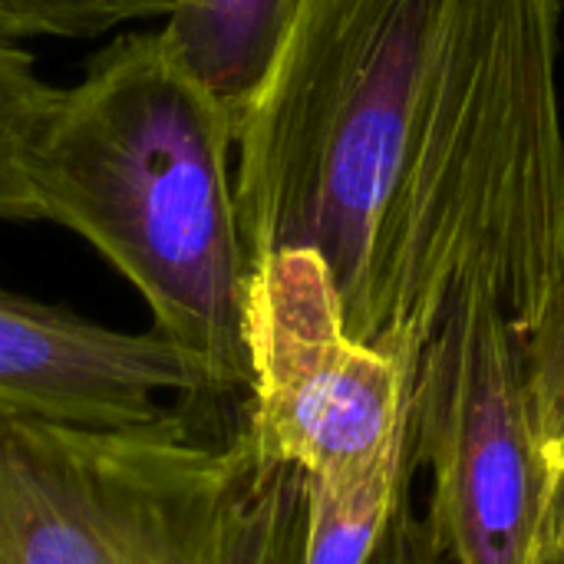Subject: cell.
Returning a JSON list of instances; mask_svg holds the SVG:
<instances>
[{"mask_svg":"<svg viewBox=\"0 0 564 564\" xmlns=\"http://www.w3.org/2000/svg\"><path fill=\"white\" fill-rule=\"evenodd\" d=\"M564 0H301L235 129L251 268L314 251L410 373L453 301L525 337L564 291Z\"/></svg>","mask_w":564,"mask_h":564,"instance_id":"cell-1","label":"cell"},{"mask_svg":"<svg viewBox=\"0 0 564 564\" xmlns=\"http://www.w3.org/2000/svg\"><path fill=\"white\" fill-rule=\"evenodd\" d=\"M235 119L162 46L122 33L59 89L26 175L40 221L89 241L218 397H248L251 261L235 205Z\"/></svg>","mask_w":564,"mask_h":564,"instance_id":"cell-2","label":"cell"},{"mask_svg":"<svg viewBox=\"0 0 564 564\" xmlns=\"http://www.w3.org/2000/svg\"><path fill=\"white\" fill-rule=\"evenodd\" d=\"M307 476L248 397L185 393L132 426L0 413V564H301Z\"/></svg>","mask_w":564,"mask_h":564,"instance_id":"cell-3","label":"cell"},{"mask_svg":"<svg viewBox=\"0 0 564 564\" xmlns=\"http://www.w3.org/2000/svg\"><path fill=\"white\" fill-rule=\"evenodd\" d=\"M430 473L440 564H545V473L525 347L499 301L463 291L423 347L406 400V473Z\"/></svg>","mask_w":564,"mask_h":564,"instance_id":"cell-4","label":"cell"},{"mask_svg":"<svg viewBox=\"0 0 564 564\" xmlns=\"http://www.w3.org/2000/svg\"><path fill=\"white\" fill-rule=\"evenodd\" d=\"M248 426L261 453L304 476L377 456L403 426L413 373L347 330L314 251L251 268L245 307Z\"/></svg>","mask_w":564,"mask_h":564,"instance_id":"cell-5","label":"cell"},{"mask_svg":"<svg viewBox=\"0 0 564 564\" xmlns=\"http://www.w3.org/2000/svg\"><path fill=\"white\" fill-rule=\"evenodd\" d=\"M162 393L212 387L155 330H116L0 284V413L109 430L159 416Z\"/></svg>","mask_w":564,"mask_h":564,"instance_id":"cell-6","label":"cell"},{"mask_svg":"<svg viewBox=\"0 0 564 564\" xmlns=\"http://www.w3.org/2000/svg\"><path fill=\"white\" fill-rule=\"evenodd\" d=\"M301 0H172L155 30L169 56L225 106L245 116L264 86Z\"/></svg>","mask_w":564,"mask_h":564,"instance_id":"cell-7","label":"cell"},{"mask_svg":"<svg viewBox=\"0 0 564 564\" xmlns=\"http://www.w3.org/2000/svg\"><path fill=\"white\" fill-rule=\"evenodd\" d=\"M406 426L370 459L307 476L301 564H373L403 509Z\"/></svg>","mask_w":564,"mask_h":564,"instance_id":"cell-8","label":"cell"},{"mask_svg":"<svg viewBox=\"0 0 564 564\" xmlns=\"http://www.w3.org/2000/svg\"><path fill=\"white\" fill-rule=\"evenodd\" d=\"M535 446L545 473V562L564 558V291L522 337Z\"/></svg>","mask_w":564,"mask_h":564,"instance_id":"cell-9","label":"cell"},{"mask_svg":"<svg viewBox=\"0 0 564 564\" xmlns=\"http://www.w3.org/2000/svg\"><path fill=\"white\" fill-rule=\"evenodd\" d=\"M56 93L40 76L33 53L0 36V218L7 221H40L26 155Z\"/></svg>","mask_w":564,"mask_h":564,"instance_id":"cell-10","label":"cell"},{"mask_svg":"<svg viewBox=\"0 0 564 564\" xmlns=\"http://www.w3.org/2000/svg\"><path fill=\"white\" fill-rule=\"evenodd\" d=\"M172 0H0L3 40H89L122 23L162 20Z\"/></svg>","mask_w":564,"mask_h":564,"instance_id":"cell-11","label":"cell"},{"mask_svg":"<svg viewBox=\"0 0 564 564\" xmlns=\"http://www.w3.org/2000/svg\"><path fill=\"white\" fill-rule=\"evenodd\" d=\"M373 564H440L433 558L430 545H426V535L416 522L406 519V512L400 509L390 532H387V542L377 555Z\"/></svg>","mask_w":564,"mask_h":564,"instance_id":"cell-12","label":"cell"},{"mask_svg":"<svg viewBox=\"0 0 564 564\" xmlns=\"http://www.w3.org/2000/svg\"><path fill=\"white\" fill-rule=\"evenodd\" d=\"M545 564H564V558H552V562H545Z\"/></svg>","mask_w":564,"mask_h":564,"instance_id":"cell-13","label":"cell"}]
</instances>
